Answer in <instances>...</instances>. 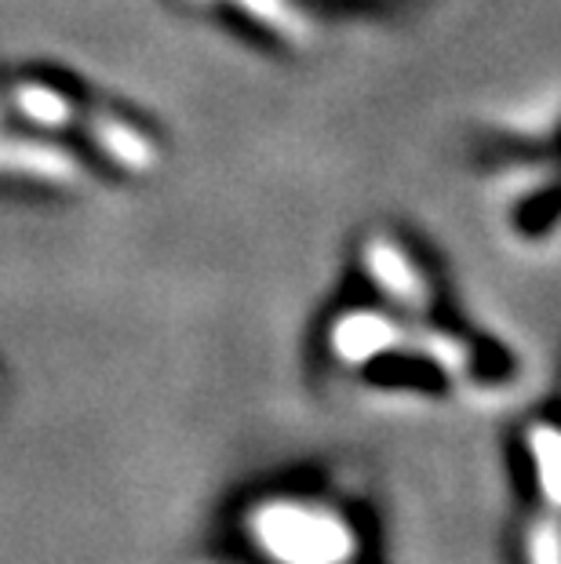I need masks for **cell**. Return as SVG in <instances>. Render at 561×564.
I'll use <instances>...</instances> for the list:
<instances>
[{"label":"cell","instance_id":"obj_2","mask_svg":"<svg viewBox=\"0 0 561 564\" xmlns=\"http://www.w3.org/2000/svg\"><path fill=\"white\" fill-rule=\"evenodd\" d=\"M518 564H561V419L543 415L521 430Z\"/></svg>","mask_w":561,"mask_h":564},{"label":"cell","instance_id":"obj_3","mask_svg":"<svg viewBox=\"0 0 561 564\" xmlns=\"http://www.w3.org/2000/svg\"><path fill=\"white\" fill-rule=\"evenodd\" d=\"M365 267L376 278L379 292L404 306L409 314H423L431 306V288L420 278V270L401 256V248L387 241V237H373L365 245Z\"/></svg>","mask_w":561,"mask_h":564},{"label":"cell","instance_id":"obj_1","mask_svg":"<svg viewBox=\"0 0 561 564\" xmlns=\"http://www.w3.org/2000/svg\"><path fill=\"white\" fill-rule=\"evenodd\" d=\"M223 539L241 554L216 550L197 564H362L365 528L339 496L310 485L270 488L241 499Z\"/></svg>","mask_w":561,"mask_h":564}]
</instances>
